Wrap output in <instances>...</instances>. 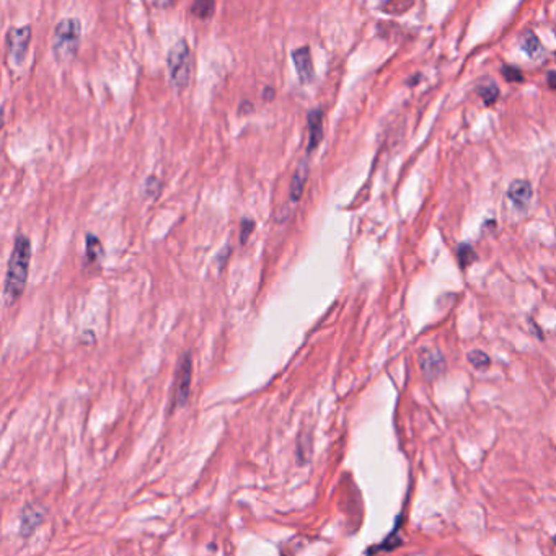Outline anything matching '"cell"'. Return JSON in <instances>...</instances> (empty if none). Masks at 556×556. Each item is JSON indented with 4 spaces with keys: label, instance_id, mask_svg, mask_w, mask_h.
<instances>
[{
    "label": "cell",
    "instance_id": "cell-11",
    "mask_svg": "<svg viewBox=\"0 0 556 556\" xmlns=\"http://www.w3.org/2000/svg\"><path fill=\"white\" fill-rule=\"evenodd\" d=\"M477 92L478 95L481 97L483 103L486 106H491L493 103H496L497 98H499V87H497L495 80H483V82L478 83L477 87Z\"/></svg>",
    "mask_w": 556,
    "mask_h": 556
},
{
    "label": "cell",
    "instance_id": "cell-17",
    "mask_svg": "<svg viewBox=\"0 0 556 556\" xmlns=\"http://www.w3.org/2000/svg\"><path fill=\"white\" fill-rule=\"evenodd\" d=\"M501 72H502V75H504V79L508 80V82H524V74H522V70L517 69V67H514V66H502V67H501Z\"/></svg>",
    "mask_w": 556,
    "mask_h": 556
},
{
    "label": "cell",
    "instance_id": "cell-12",
    "mask_svg": "<svg viewBox=\"0 0 556 556\" xmlns=\"http://www.w3.org/2000/svg\"><path fill=\"white\" fill-rule=\"evenodd\" d=\"M520 48H522L524 52L530 57H538L544 54V46H542L540 41H538V38L533 31H527V33L522 36Z\"/></svg>",
    "mask_w": 556,
    "mask_h": 556
},
{
    "label": "cell",
    "instance_id": "cell-4",
    "mask_svg": "<svg viewBox=\"0 0 556 556\" xmlns=\"http://www.w3.org/2000/svg\"><path fill=\"white\" fill-rule=\"evenodd\" d=\"M30 41H31V26H28V25L13 26V28L8 30L7 38H6L7 49H8V52H10L12 59L17 66H20L21 62L25 61Z\"/></svg>",
    "mask_w": 556,
    "mask_h": 556
},
{
    "label": "cell",
    "instance_id": "cell-22",
    "mask_svg": "<svg viewBox=\"0 0 556 556\" xmlns=\"http://www.w3.org/2000/svg\"><path fill=\"white\" fill-rule=\"evenodd\" d=\"M546 82H548V87L551 90H556V72L550 70L548 74H546Z\"/></svg>",
    "mask_w": 556,
    "mask_h": 556
},
{
    "label": "cell",
    "instance_id": "cell-5",
    "mask_svg": "<svg viewBox=\"0 0 556 556\" xmlns=\"http://www.w3.org/2000/svg\"><path fill=\"white\" fill-rule=\"evenodd\" d=\"M292 61H294L295 70H297L300 80H302L304 83L312 82L313 77H315V70H313L310 48L300 46V48L292 49Z\"/></svg>",
    "mask_w": 556,
    "mask_h": 556
},
{
    "label": "cell",
    "instance_id": "cell-3",
    "mask_svg": "<svg viewBox=\"0 0 556 556\" xmlns=\"http://www.w3.org/2000/svg\"><path fill=\"white\" fill-rule=\"evenodd\" d=\"M168 74L172 85L177 90H183L188 87L191 80L192 72V57L190 44L185 38H179L177 43L170 48L167 56Z\"/></svg>",
    "mask_w": 556,
    "mask_h": 556
},
{
    "label": "cell",
    "instance_id": "cell-10",
    "mask_svg": "<svg viewBox=\"0 0 556 556\" xmlns=\"http://www.w3.org/2000/svg\"><path fill=\"white\" fill-rule=\"evenodd\" d=\"M307 178H308V160L305 159L302 163L299 165V168L295 170L292 179H290L289 197L292 203H297L300 197H302L305 185H307Z\"/></svg>",
    "mask_w": 556,
    "mask_h": 556
},
{
    "label": "cell",
    "instance_id": "cell-16",
    "mask_svg": "<svg viewBox=\"0 0 556 556\" xmlns=\"http://www.w3.org/2000/svg\"><path fill=\"white\" fill-rule=\"evenodd\" d=\"M468 361H470V364H472L473 367H477V369H479V370L488 369L491 364V359L488 357L483 351H478V349L477 351L468 353Z\"/></svg>",
    "mask_w": 556,
    "mask_h": 556
},
{
    "label": "cell",
    "instance_id": "cell-2",
    "mask_svg": "<svg viewBox=\"0 0 556 556\" xmlns=\"http://www.w3.org/2000/svg\"><path fill=\"white\" fill-rule=\"evenodd\" d=\"M82 25L74 17L64 18L56 25L52 33V52L57 61L67 62L74 59L80 46Z\"/></svg>",
    "mask_w": 556,
    "mask_h": 556
},
{
    "label": "cell",
    "instance_id": "cell-19",
    "mask_svg": "<svg viewBox=\"0 0 556 556\" xmlns=\"http://www.w3.org/2000/svg\"><path fill=\"white\" fill-rule=\"evenodd\" d=\"M255 230V221L253 219H244L240 224V244H246V240L250 239V235Z\"/></svg>",
    "mask_w": 556,
    "mask_h": 556
},
{
    "label": "cell",
    "instance_id": "cell-13",
    "mask_svg": "<svg viewBox=\"0 0 556 556\" xmlns=\"http://www.w3.org/2000/svg\"><path fill=\"white\" fill-rule=\"evenodd\" d=\"M105 255L101 241L93 233H87V259L90 263H95Z\"/></svg>",
    "mask_w": 556,
    "mask_h": 556
},
{
    "label": "cell",
    "instance_id": "cell-15",
    "mask_svg": "<svg viewBox=\"0 0 556 556\" xmlns=\"http://www.w3.org/2000/svg\"><path fill=\"white\" fill-rule=\"evenodd\" d=\"M457 257H459L460 266L461 268H468L478 259L477 251H475L468 244H460L459 250H457Z\"/></svg>",
    "mask_w": 556,
    "mask_h": 556
},
{
    "label": "cell",
    "instance_id": "cell-1",
    "mask_svg": "<svg viewBox=\"0 0 556 556\" xmlns=\"http://www.w3.org/2000/svg\"><path fill=\"white\" fill-rule=\"evenodd\" d=\"M31 259V244L30 239L23 233H18L13 250L8 261L7 276H6V287H3V295L6 302L15 304L23 294L26 281H28V269Z\"/></svg>",
    "mask_w": 556,
    "mask_h": 556
},
{
    "label": "cell",
    "instance_id": "cell-7",
    "mask_svg": "<svg viewBox=\"0 0 556 556\" xmlns=\"http://www.w3.org/2000/svg\"><path fill=\"white\" fill-rule=\"evenodd\" d=\"M190 380H191V356L185 354L179 362L178 374H177V387H175V400L178 403H185L188 390H190Z\"/></svg>",
    "mask_w": 556,
    "mask_h": 556
},
{
    "label": "cell",
    "instance_id": "cell-25",
    "mask_svg": "<svg viewBox=\"0 0 556 556\" xmlns=\"http://www.w3.org/2000/svg\"><path fill=\"white\" fill-rule=\"evenodd\" d=\"M555 544H556V538H555Z\"/></svg>",
    "mask_w": 556,
    "mask_h": 556
},
{
    "label": "cell",
    "instance_id": "cell-23",
    "mask_svg": "<svg viewBox=\"0 0 556 556\" xmlns=\"http://www.w3.org/2000/svg\"><path fill=\"white\" fill-rule=\"evenodd\" d=\"M264 100H272V98H275V88H271V87H264Z\"/></svg>",
    "mask_w": 556,
    "mask_h": 556
},
{
    "label": "cell",
    "instance_id": "cell-8",
    "mask_svg": "<svg viewBox=\"0 0 556 556\" xmlns=\"http://www.w3.org/2000/svg\"><path fill=\"white\" fill-rule=\"evenodd\" d=\"M308 142H307V152L315 150L320 142L323 141V110L321 108H315V110L308 111Z\"/></svg>",
    "mask_w": 556,
    "mask_h": 556
},
{
    "label": "cell",
    "instance_id": "cell-6",
    "mask_svg": "<svg viewBox=\"0 0 556 556\" xmlns=\"http://www.w3.org/2000/svg\"><path fill=\"white\" fill-rule=\"evenodd\" d=\"M532 195H533L532 185H530V181H527V179H515V181L510 183V186L508 190V196H509L510 203H513L515 208L520 210L527 209V206L530 204Z\"/></svg>",
    "mask_w": 556,
    "mask_h": 556
},
{
    "label": "cell",
    "instance_id": "cell-20",
    "mask_svg": "<svg viewBox=\"0 0 556 556\" xmlns=\"http://www.w3.org/2000/svg\"><path fill=\"white\" fill-rule=\"evenodd\" d=\"M161 190V183L157 177H149L146 179V195L147 196H159Z\"/></svg>",
    "mask_w": 556,
    "mask_h": 556
},
{
    "label": "cell",
    "instance_id": "cell-24",
    "mask_svg": "<svg viewBox=\"0 0 556 556\" xmlns=\"http://www.w3.org/2000/svg\"><path fill=\"white\" fill-rule=\"evenodd\" d=\"M175 2H152V7L155 8H167V7H173Z\"/></svg>",
    "mask_w": 556,
    "mask_h": 556
},
{
    "label": "cell",
    "instance_id": "cell-9",
    "mask_svg": "<svg viewBox=\"0 0 556 556\" xmlns=\"http://www.w3.org/2000/svg\"><path fill=\"white\" fill-rule=\"evenodd\" d=\"M446 367L442 354L436 349H426L421 353V369L428 377H436L441 374Z\"/></svg>",
    "mask_w": 556,
    "mask_h": 556
},
{
    "label": "cell",
    "instance_id": "cell-18",
    "mask_svg": "<svg viewBox=\"0 0 556 556\" xmlns=\"http://www.w3.org/2000/svg\"><path fill=\"white\" fill-rule=\"evenodd\" d=\"M413 7V2H392V3H385L382 8L385 12L392 13V15H401L405 13L408 8Z\"/></svg>",
    "mask_w": 556,
    "mask_h": 556
},
{
    "label": "cell",
    "instance_id": "cell-21",
    "mask_svg": "<svg viewBox=\"0 0 556 556\" xmlns=\"http://www.w3.org/2000/svg\"><path fill=\"white\" fill-rule=\"evenodd\" d=\"M253 111V103L251 101H241L240 103V108H239V115H245V113H251Z\"/></svg>",
    "mask_w": 556,
    "mask_h": 556
},
{
    "label": "cell",
    "instance_id": "cell-14",
    "mask_svg": "<svg viewBox=\"0 0 556 556\" xmlns=\"http://www.w3.org/2000/svg\"><path fill=\"white\" fill-rule=\"evenodd\" d=\"M215 10V3L212 0H196L191 6V13L197 18H209L212 17V13Z\"/></svg>",
    "mask_w": 556,
    "mask_h": 556
}]
</instances>
